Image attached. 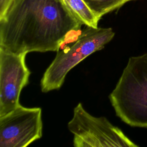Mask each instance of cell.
<instances>
[{
    "label": "cell",
    "instance_id": "1",
    "mask_svg": "<svg viewBox=\"0 0 147 147\" xmlns=\"http://www.w3.org/2000/svg\"><path fill=\"white\" fill-rule=\"evenodd\" d=\"M82 24L63 0H13L0 17V48L16 54L57 51Z\"/></svg>",
    "mask_w": 147,
    "mask_h": 147
},
{
    "label": "cell",
    "instance_id": "2",
    "mask_svg": "<svg viewBox=\"0 0 147 147\" xmlns=\"http://www.w3.org/2000/svg\"><path fill=\"white\" fill-rule=\"evenodd\" d=\"M109 99L123 122L147 127V53L129 58Z\"/></svg>",
    "mask_w": 147,
    "mask_h": 147
},
{
    "label": "cell",
    "instance_id": "3",
    "mask_svg": "<svg viewBox=\"0 0 147 147\" xmlns=\"http://www.w3.org/2000/svg\"><path fill=\"white\" fill-rule=\"evenodd\" d=\"M114 35L111 28L86 26L72 44L57 51L41 80L42 92L59 90L71 69L92 53L103 49Z\"/></svg>",
    "mask_w": 147,
    "mask_h": 147
},
{
    "label": "cell",
    "instance_id": "4",
    "mask_svg": "<svg viewBox=\"0 0 147 147\" xmlns=\"http://www.w3.org/2000/svg\"><path fill=\"white\" fill-rule=\"evenodd\" d=\"M68 128L74 134L75 147L138 146L106 118L90 114L81 103L74 108L73 117L68 123Z\"/></svg>",
    "mask_w": 147,
    "mask_h": 147
},
{
    "label": "cell",
    "instance_id": "5",
    "mask_svg": "<svg viewBox=\"0 0 147 147\" xmlns=\"http://www.w3.org/2000/svg\"><path fill=\"white\" fill-rule=\"evenodd\" d=\"M42 111L40 107L18 106L0 117V146L25 147L42 135Z\"/></svg>",
    "mask_w": 147,
    "mask_h": 147
},
{
    "label": "cell",
    "instance_id": "6",
    "mask_svg": "<svg viewBox=\"0 0 147 147\" xmlns=\"http://www.w3.org/2000/svg\"><path fill=\"white\" fill-rule=\"evenodd\" d=\"M26 55L0 48V117L20 105V92L28 84L30 74L25 64Z\"/></svg>",
    "mask_w": 147,
    "mask_h": 147
},
{
    "label": "cell",
    "instance_id": "7",
    "mask_svg": "<svg viewBox=\"0 0 147 147\" xmlns=\"http://www.w3.org/2000/svg\"><path fill=\"white\" fill-rule=\"evenodd\" d=\"M74 16L86 26L97 28L100 20L84 0H63Z\"/></svg>",
    "mask_w": 147,
    "mask_h": 147
},
{
    "label": "cell",
    "instance_id": "8",
    "mask_svg": "<svg viewBox=\"0 0 147 147\" xmlns=\"http://www.w3.org/2000/svg\"><path fill=\"white\" fill-rule=\"evenodd\" d=\"M131 0H84L100 19L103 15L115 10Z\"/></svg>",
    "mask_w": 147,
    "mask_h": 147
},
{
    "label": "cell",
    "instance_id": "9",
    "mask_svg": "<svg viewBox=\"0 0 147 147\" xmlns=\"http://www.w3.org/2000/svg\"><path fill=\"white\" fill-rule=\"evenodd\" d=\"M12 1L13 0H0V17L5 14Z\"/></svg>",
    "mask_w": 147,
    "mask_h": 147
}]
</instances>
